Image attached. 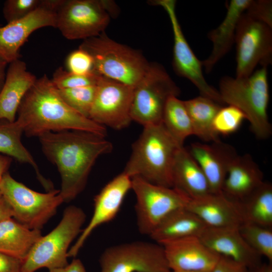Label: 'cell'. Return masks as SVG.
<instances>
[{
	"label": "cell",
	"instance_id": "cell-37",
	"mask_svg": "<svg viewBox=\"0 0 272 272\" xmlns=\"http://www.w3.org/2000/svg\"><path fill=\"white\" fill-rule=\"evenodd\" d=\"M271 4V1L252 0L246 13L272 27Z\"/></svg>",
	"mask_w": 272,
	"mask_h": 272
},
{
	"label": "cell",
	"instance_id": "cell-27",
	"mask_svg": "<svg viewBox=\"0 0 272 272\" xmlns=\"http://www.w3.org/2000/svg\"><path fill=\"white\" fill-rule=\"evenodd\" d=\"M3 121L0 123V153L20 162L31 165L46 190L49 191L53 189L52 184L41 175L34 158L23 146L21 136L24 130L21 124L16 120L13 122Z\"/></svg>",
	"mask_w": 272,
	"mask_h": 272
},
{
	"label": "cell",
	"instance_id": "cell-35",
	"mask_svg": "<svg viewBox=\"0 0 272 272\" xmlns=\"http://www.w3.org/2000/svg\"><path fill=\"white\" fill-rule=\"evenodd\" d=\"M40 0H7L3 9L4 18L8 23L25 17L38 8Z\"/></svg>",
	"mask_w": 272,
	"mask_h": 272
},
{
	"label": "cell",
	"instance_id": "cell-26",
	"mask_svg": "<svg viewBox=\"0 0 272 272\" xmlns=\"http://www.w3.org/2000/svg\"><path fill=\"white\" fill-rule=\"evenodd\" d=\"M40 230L30 229L10 218L0 222V252L24 260L41 237Z\"/></svg>",
	"mask_w": 272,
	"mask_h": 272
},
{
	"label": "cell",
	"instance_id": "cell-45",
	"mask_svg": "<svg viewBox=\"0 0 272 272\" xmlns=\"http://www.w3.org/2000/svg\"><path fill=\"white\" fill-rule=\"evenodd\" d=\"M172 272H208V271H172Z\"/></svg>",
	"mask_w": 272,
	"mask_h": 272
},
{
	"label": "cell",
	"instance_id": "cell-38",
	"mask_svg": "<svg viewBox=\"0 0 272 272\" xmlns=\"http://www.w3.org/2000/svg\"><path fill=\"white\" fill-rule=\"evenodd\" d=\"M247 268L231 259L221 256L211 272H247Z\"/></svg>",
	"mask_w": 272,
	"mask_h": 272
},
{
	"label": "cell",
	"instance_id": "cell-3",
	"mask_svg": "<svg viewBox=\"0 0 272 272\" xmlns=\"http://www.w3.org/2000/svg\"><path fill=\"white\" fill-rule=\"evenodd\" d=\"M179 147L162 122L145 126L132 145L123 172L131 178L138 177L154 184L172 187V169Z\"/></svg>",
	"mask_w": 272,
	"mask_h": 272
},
{
	"label": "cell",
	"instance_id": "cell-32",
	"mask_svg": "<svg viewBox=\"0 0 272 272\" xmlns=\"http://www.w3.org/2000/svg\"><path fill=\"white\" fill-rule=\"evenodd\" d=\"M57 92L69 106L82 116L89 118L96 94V85L57 89Z\"/></svg>",
	"mask_w": 272,
	"mask_h": 272
},
{
	"label": "cell",
	"instance_id": "cell-15",
	"mask_svg": "<svg viewBox=\"0 0 272 272\" xmlns=\"http://www.w3.org/2000/svg\"><path fill=\"white\" fill-rule=\"evenodd\" d=\"M131 189V178L124 172L106 184L94 198V212L87 226L82 230L67 257H76L92 233L101 225L113 220L121 207L124 199Z\"/></svg>",
	"mask_w": 272,
	"mask_h": 272
},
{
	"label": "cell",
	"instance_id": "cell-47",
	"mask_svg": "<svg viewBox=\"0 0 272 272\" xmlns=\"http://www.w3.org/2000/svg\"><path fill=\"white\" fill-rule=\"evenodd\" d=\"M0 26H1V24H0Z\"/></svg>",
	"mask_w": 272,
	"mask_h": 272
},
{
	"label": "cell",
	"instance_id": "cell-8",
	"mask_svg": "<svg viewBox=\"0 0 272 272\" xmlns=\"http://www.w3.org/2000/svg\"><path fill=\"white\" fill-rule=\"evenodd\" d=\"M2 195L10 205L13 217L30 229L40 230L63 202L59 190L40 193L14 179L7 172L0 182Z\"/></svg>",
	"mask_w": 272,
	"mask_h": 272
},
{
	"label": "cell",
	"instance_id": "cell-31",
	"mask_svg": "<svg viewBox=\"0 0 272 272\" xmlns=\"http://www.w3.org/2000/svg\"><path fill=\"white\" fill-rule=\"evenodd\" d=\"M239 229L249 246L272 262V228L244 222Z\"/></svg>",
	"mask_w": 272,
	"mask_h": 272
},
{
	"label": "cell",
	"instance_id": "cell-39",
	"mask_svg": "<svg viewBox=\"0 0 272 272\" xmlns=\"http://www.w3.org/2000/svg\"><path fill=\"white\" fill-rule=\"evenodd\" d=\"M23 261L0 252V272H21Z\"/></svg>",
	"mask_w": 272,
	"mask_h": 272
},
{
	"label": "cell",
	"instance_id": "cell-46",
	"mask_svg": "<svg viewBox=\"0 0 272 272\" xmlns=\"http://www.w3.org/2000/svg\"><path fill=\"white\" fill-rule=\"evenodd\" d=\"M1 195H2V194H1V190H0V196H1Z\"/></svg>",
	"mask_w": 272,
	"mask_h": 272
},
{
	"label": "cell",
	"instance_id": "cell-2",
	"mask_svg": "<svg viewBox=\"0 0 272 272\" xmlns=\"http://www.w3.org/2000/svg\"><path fill=\"white\" fill-rule=\"evenodd\" d=\"M17 120L28 137L47 132L78 130L105 138L107 130L69 106L46 75L37 79L26 93L17 111Z\"/></svg>",
	"mask_w": 272,
	"mask_h": 272
},
{
	"label": "cell",
	"instance_id": "cell-36",
	"mask_svg": "<svg viewBox=\"0 0 272 272\" xmlns=\"http://www.w3.org/2000/svg\"><path fill=\"white\" fill-rule=\"evenodd\" d=\"M65 65L67 71L76 74L86 75L94 72L91 56L80 48L67 55Z\"/></svg>",
	"mask_w": 272,
	"mask_h": 272
},
{
	"label": "cell",
	"instance_id": "cell-1",
	"mask_svg": "<svg viewBox=\"0 0 272 272\" xmlns=\"http://www.w3.org/2000/svg\"><path fill=\"white\" fill-rule=\"evenodd\" d=\"M38 138L43 153L60 174L59 194L64 202L72 200L84 190L97 159L113 149L104 137L83 131L47 132Z\"/></svg>",
	"mask_w": 272,
	"mask_h": 272
},
{
	"label": "cell",
	"instance_id": "cell-42",
	"mask_svg": "<svg viewBox=\"0 0 272 272\" xmlns=\"http://www.w3.org/2000/svg\"><path fill=\"white\" fill-rule=\"evenodd\" d=\"M11 162L12 158L0 155V182L3 176L8 172Z\"/></svg>",
	"mask_w": 272,
	"mask_h": 272
},
{
	"label": "cell",
	"instance_id": "cell-20",
	"mask_svg": "<svg viewBox=\"0 0 272 272\" xmlns=\"http://www.w3.org/2000/svg\"><path fill=\"white\" fill-rule=\"evenodd\" d=\"M189 152L206 177L211 192H222L228 167L238 155L235 149L220 140L210 145L193 143Z\"/></svg>",
	"mask_w": 272,
	"mask_h": 272
},
{
	"label": "cell",
	"instance_id": "cell-11",
	"mask_svg": "<svg viewBox=\"0 0 272 272\" xmlns=\"http://www.w3.org/2000/svg\"><path fill=\"white\" fill-rule=\"evenodd\" d=\"M272 27L244 12L237 25L236 78L250 76L256 66L272 62Z\"/></svg>",
	"mask_w": 272,
	"mask_h": 272
},
{
	"label": "cell",
	"instance_id": "cell-17",
	"mask_svg": "<svg viewBox=\"0 0 272 272\" xmlns=\"http://www.w3.org/2000/svg\"><path fill=\"white\" fill-rule=\"evenodd\" d=\"M56 28V12L40 4L25 17L0 26V57L8 63L20 59V49L29 36L41 28Z\"/></svg>",
	"mask_w": 272,
	"mask_h": 272
},
{
	"label": "cell",
	"instance_id": "cell-29",
	"mask_svg": "<svg viewBox=\"0 0 272 272\" xmlns=\"http://www.w3.org/2000/svg\"><path fill=\"white\" fill-rule=\"evenodd\" d=\"M245 222L272 228V185L263 183L238 201Z\"/></svg>",
	"mask_w": 272,
	"mask_h": 272
},
{
	"label": "cell",
	"instance_id": "cell-43",
	"mask_svg": "<svg viewBox=\"0 0 272 272\" xmlns=\"http://www.w3.org/2000/svg\"><path fill=\"white\" fill-rule=\"evenodd\" d=\"M247 272H272V262L262 263L247 269Z\"/></svg>",
	"mask_w": 272,
	"mask_h": 272
},
{
	"label": "cell",
	"instance_id": "cell-6",
	"mask_svg": "<svg viewBox=\"0 0 272 272\" xmlns=\"http://www.w3.org/2000/svg\"><path fill=\"white\" fill-rule=\"evenodd\" d=\"M86 218L82 209L75 206L66 208L57 226L40 238L23 261L21 272H35L43 267L51 269L66 266L69 248L81 233Z\"/></svg>",
	"mask_w": 272,
	"mask_h": 272
},
{
	"label": "cell",
	"instance_id": "cell-5",
	"mask_svg": "<svg viewBox=\"0 0 272 272\" xmlns=\"http://www.w3.org/2000/svg\"><path fill=\"white\" fill-rule=\"evenodd\" d=\"M79 48L91 56L94 73L133 88L150 64L140 51L115 41L104 32L84 40Z\"/></svg>",
	"mask_w": 272,
	"mask_h": 272
},
{
	"label": "cell",
	"instance_id": "cell-41",
	"mask_svg": "<svg viewBox=\"0 0 272 272\" xmlns=\"http://www.w3.org/2000/svg\"><path fill=\"white\" fill-rule=\"evenodd\" d=\"M12 217H13V212L11 207L1 195L0 196V222Z\"/></svg>",
	"mask_w": 272,
	"mask_h": 272
},
{
	"label": "cell",
	"instance_id": "cell-23",
	"mask_svg": "<svg viewBox=\"0 0 272 272\" xmlns=\"http://www.w3.org/2000/svg\"><path fill=\"white\" fill-rule=\"evenodd\" d=\"M252 0H231L227 5V13L220 25L208 34L212 42L213 49L209 56L202 62L207 73L231 49L235 42V32L238 21L246 12Z\"/></svg>",
	"mask_w": 272,
	"mask_h": 272
},
{
	"label": "cell",
	"instance_id": "cell-7",
	"mask_svg": "<svg viewBox=\"0 0 272 272\" xmlns=\"http://www.w3.org/2000/svg\"><path fill=\"white\" fill-rule=\"evenodd\" d=\"M117 12L112 1L64 0L56 13V28L66 39L85 40L104 32Z\"/></svg>",
	"mask_w": 272,
	"mask_h": 272
},
{
	"label": "cell",
	"instance_id": "cell-16",
	"mask_svg": "<svg viewBox=\"0 0 272 272\" xmlns=\"http://www.w3.org/2000/svg\"><path fill=\"white\" fill-rule=\"evenodd\" d=\"M172 271H211L221 256L197 236H190L161 245Z\"/></svg>",
	"mask_w": 272,
	"mask_h": 272
},
{
	"label": "cell",
	"instance_id": "cell-13",
	"mask_svg": "<svg viewBox=\"0 0 272 272\" xmlns=\"http://www.w3.org/2000/svg\"><path fill=\"white\" fill-rule=\"evenodd\" d=\"M149 3L162 7L169 17L174 37L172 65L175 72L194 84L201 96L223 104L219 91L206 81L202 62L196 57L184 36L176 15V1L155 0Z\"/></svg>",
	"mask_w": 272,
	"mask_h": 272
},
{
	"label": "cell",
	"instance_id": "cell-10",
	"mask_svg": "<svg viewBox=\"0 0 272 272\" xmlns=\"http://www.w3.org/2000/svg\"><path fill=\"white\" fill-rule=\"evenodd\" d=\"M136 198L134 210L139 232L150 236L159 224L173 212L186 207L190 198L173 187L131 178Z\"/></svg>",
	"mask_w": 272,
	"mask_h": 272
},
{
	"label": "cell",
	"instance_id": "cell-33",
	"mask_svg": "<svg viewBox=\"0 0 272 272\" xmlns=\"http://www.w3.org/2000/svg\"><path fill=\"white\" fill-rule=\"evenodd\" d=\"M245 119L246 117L241 110L229 105L219 110L214 119L213 128L218 135H229L236 131Z\"/></svg>",
	"mask_w": 272,
	"mask_h": 272
},
{
	"label": "cell",
	"instance_id": "cell-9",
	"mask_svg": "<svg viewBox=\"0 0 272 272\" xmlns=\"http://www.w3.org/2000/svg\"><path fill=\"white\" fill-rule=\"evenodd\" d=\"M180 93L165 68L158 63H150L133 89L130 110L132 121L143 126L162 123L168 100L172 96L177 97Z\"/></svg>",
	"mask_w": 272,
	"mask_h": 272
},
{
	"label": "cell",
	"instance_id": "cell-4",
	"mask_svg": "<svg viewBox=\"0 0 272 272\" xmlns=\"http://www.w3.org/2000/svg\"><path fill=\"white\" fill-rule=\"evenodd\" d=\"M219 92L223 103L234 106L245 114L252 131L258 139L271 134L267 115L269 99L266 67H261L246 78L226 76L219 83Z\"/></svg>",
	"mask_w": 272,
	"mask_h": 272
},
{
	"label": "cell",
	"instance_id": "cell-34",
	"mask_svg": "<svg viewBox=\"0 0 272 272\" xmlns=\"http://www.w3.org/2000/svg\"><path fill=\"white\" fill-rule=\"evenodd\" d=\"M100 77L94 72L86 75L76 74L60 67L55 71L51 80L56 89H63L96 86Z\"/></svg>",
	"mask_w": 272,
	"mask_h": 272
},
{
	"label": "cell",
	"instance_id": "cell-28",
	"mask_svg": "<svg viewBox=\"0 0 272 272\" xmlns=\"http://www.w3.org/2000/svg\"><path fill=\"white\" fill-rule=\"evenodd\" d=\"M183 101L191 122L193 135L206 142L220 141L213 128L214 119L221 108L220 104L201 95Z\"/></svg>",
	"mask_w": 272,
	"mask_h": 272
},
{
	"label": "cell",
	"instance_id": "cell-18",
	"mask_svg": "<svg viewBox=\"0 0 272 272\" xmlns=\"http://www.w3.org/2000/svg\"><path fill=\"white\" fill-rule=\"evenodd\" d=\"M199 237L217 254L229 258L247 269L261 263V256L247 243L239 228L207 226Z\"/></svg>",
	"mask_w": 272,
	"mask_h": 272
},
{
	"label": "cell",
	"instance_id": "cell-12",
	"mask_svg": "<svg viewBox=\"0 0 272 272\" xmlns=\"http://www.w3.org/2000/svg\"><path fill=\"white\" fill-rule=\"evenodd\" d=\"M100 272H172L163 246L134 241L109 246L99 260Z\"/></svg>",
	"mask_w": 272,
	"mask_h": 272
},
{
	"label": "cell",
	"instance_id": "cell-22",
	"mask_svg": "<svg viewBox=\"0 0 272 272\" xmlns=\"http://www.w3.org/2000/svg\"><path fill=\"white\" fill-rule=\"evenodd\" d=\"M263 178L262 171L249 154L237 155L228 167L222 192L241 201L263 183Z\"/></svg>",
	"mask_w": 272,
	"mask_h": 272
},
{
	"label": "cell",
	"instance_id": "cell-30",
	"mask_svg": "<svg viewBox=\"0 0 272 272\" xmlns=\"http://www.w3.org/2000/svg\"><path fill=\"white\" fill-rule=\"evenodd\" d=\"M162 123L178 146H183L184 141L193 135L191 122L184 101L176 96L168 100L163 115Z\"/></svg>",
	"mask_w": 272,
	"mask_h": 272
},
{
	"label": "cell",
	"instance_id": "cell-14",
	"mask_svg": "<svg viewBox=\"0 0 272 272\" xmlns=\"http://www.w3.org/2000/svg\"><path fill=\"white\" fill-rule=\"evenodd\" d=\"M134 88L101 76L89 118L103 126L116 130L130 124Z\"/></svg>",
	"mask_w": 272,
	"mask_h": 272
},
{
	"label": "cell",
	"instance_id": "cell-44",
	"mask_svg": "<svg viewBox=\"0 0 272 272\" xmlns=\"http://www.w3.org/2000/svg\"><path fill=\"white\" fill-rule=\"evenodd\" d=\"M8 64L7 62L0 57V91L5 80Z\"/></svg>",
	"mask_w": 272,
	"mask_h": 272
},
{
	"label": "cell",
	"instance_id": "cell-19",
	"mask_svg": "<svg viewBox=\"0 0 272 272\" xmlns=\"http://www.w3.org/2000/svg\"><path fill=\"white\" fill-rule=\"evenodd\" d=\"M186 209L208 227L239 228L245 222L238 201L222 192L190 199Z\"/></svg>",
	"mask_w": 272,
	"mask_h": 272
},
{
	"label": "cell",
	"instance_id": "cell-21",
	"mask_svg": "<svg viewBox=\"0 0 272 272\" xmlns=\"http://www.w3.org/2000/svg\"><path fill=\"white\" fill-rule=\"evenodd\" d=\"M0 91V121L13 122L22 100L36 82L35 76L27 70L20 59L9 63Z\"/></svg>",
	"mask_w": 272,
	"mask_h": 272
},
{
	"label": "cell",
	"instance_id": "cell-40",
	"mask_svg": "<svg viewBox=\"0 0 272 272\" xmlns=\"http://www.w3.org/2000/svg\"><path fill=\"white\" fill-rule=\"evenodd\" d=\"M48 272H86V270L82 261L79 258H74L66 266L49 269Z\"/></svg>",
	"mask_w": 272,
	"mask_h": 272
},
{
	"label": "cell",
	"instance_id": "cell-24",
	"mask_svg": "<svg viewBox=\"0 0 272 272\" xmlns=\"http://www.w3.org/2000/svg\"><path fill=\"white\" fill-rule=\"evenodd\" d=\"M172 187L190 199L211 192L208 181L201 168L183 146L175 154L172 169Z\"/></svg>",
	"mask_w": 272,
	"mask_h": 272
},
{
	"label": "cell",
	"instance_id": "cell-25",
	"mask_svg": "<svg viewBox=\"0 0 272 272\" xmlns=\"http://www.w3.org/2000/svg\"><path fill=\"white\" fill-rule=\"evenodd\" d=\"M207 225L186 208L178 210L162 221L149 236L162 244L190 236L199 237Z\"/></svg>",
	"mask_w": 272,
	"mask_h": 272
}]
</instances>
